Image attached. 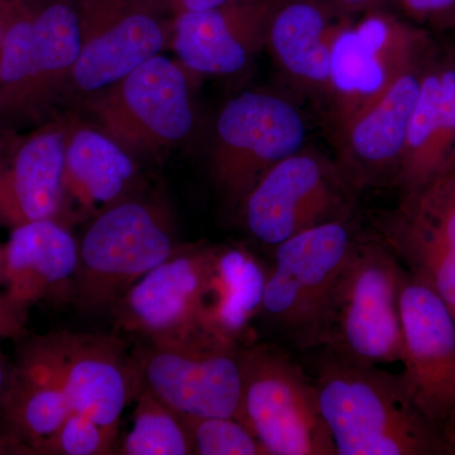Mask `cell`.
<instances>
[{"mask_svg": "<svg viewBox=\"0 0 455 455\" xmlns=\"http://www.w3.org/2000/svg\"><path fill=\"white\" fill-rule=\"evenodd\" d=\"M337 455H449L453 448L421 415L400 373L326 347L304 350Z\"/></svg>", "mask_w": 455, "mask_h": 455, "instance_id": "1", "label": "cell"}, {"mask_svg": "<svg viewBox=\"0 0 455 455\" xmlns=\"http://www.w3.org/2000/svg\"><path fill=\"white\" fill-rule=\"evenodd\" d=\"M82 50L68 0H0V132L49 119Z\"/></svg>", "mask_w": 455, "mask_h": 455, "instance_id": "2", "label": "cell"}, {"mask_svg": "<svg viewBox=\"0 0 455 455\" xmlns=\"http://www.w3.org/2000/svg\"><path fill=\"white\" fill-rule=\"evenodd\" d=\"M434 44L429 31L390 7L344 14L331 32L323 100L334 137L373 106Z\"/></svg>", "mask_w": 455, "mask_h": 455, "instance_id": "3", "label": "cell"}, {"mask_svg": "<svg viewBox=\"0 0 455 455\" xmlns=\"http://www.w3.org/2000/svg\"><path fill=\"white\" fill-rule=\"evenodd\" d=\"M358 236L353 220H335L272 248L259 319L293 348L322 346L335 284Z\"/></svg>", "mask_w": 455, "mask_h": 455, "instance_id": "4", "label": "cell"}, {"mask_svg": "<svg viewBox=\"0 0 455 455\" xmlns=\"http://www.w3.org/2000/svg\"><path fill=\"white\" fill-rule=\"evenodd\" d=\"M181 245L163 206L127 196L92 218L77 239L73 299L80 309L109 310L123 293Z\"/></svg>", "mask_w": 455, "mask_h": 455, "instance_id": "5", "label": "cell"}, {"mask_svg": "<svg viewBox=\"0 0 455 455\" xmlns=\"http://www.w3.org/2000/svg\"><path fill=\"white\" fill-rule=\"evenodd\" d=\"M239 421L268 455H337L315 383L283 347L259 338L239 349Z\"/></svg>", "mask_w": 455, "mask_h": 455, "instance_id": "6", "label": "cell"}, {"mask_svg": "<svg viewBox=\"0 0 455 455\" xmlns=\"http://www.w3.org/2000/svg\"><path fill=\"white\" fill-rule=\"evenodd\" d=\"M406 269L381 236L359 235L338 283L322 346L363 363L401 362Z\"/></svg>", "mask_w": 455, "mask_h": 455, "instance_id": "7", "label": "cell"}, {"mask_svg": "<svg viewBox=\"0 0 455 455\" xmlns=\"http://www.w3.org/2000/svg\"><path fill=\"white\" fill-rule=\"evenodd\" d=\"M355 196L335 161L304 147L266 171L236 211L251 236L275 248L322 224L353 220Z\"/></svg>", "mask_w": 455, "mask_h": 455, "instance_id": "8", "label": "cell"}, {"mask_svg": "<svg viewBox=\"0 0 455 455\" xmlns=\"http://www.w3.org/2000/svg\"><path fill=\"white\" fill-rule=\"evenodd\" d=\"M302 113L289 99L269 92H244L221 108L214 124L211 173L228 206L239 204L260 176L305 147Z\"/></svg>", "mask_w": 455, "mask_h": 455, "instance_id": "9", "label": "cell"}, {"mask_svg": "<svg viewBox=\"0 0 455 455\" xmlns=\"http://www.w3.org/2000/svg\"><path fill=\"white\" fill-rule=\"evenodd\" d=\"M89 109L110 139L132 156H157L194 128L185 68L157 55L89 99Z\"/></svg>", "mask_w": 455, "mask_h": 455, "instance_id": "10", "label": "cell"}, {"mask_svg": "<svg viewBox=\"0 0 455 455\" xmlns=\"http://www.w3.org/2000/svg\"><path fill=\"white\" fill-rule=\"evenodd\" d=\"M241 347L203 334L143 341L131 353L136 388L181 416L235 418L241 411Z\"/></svg>", "mask_w": 455, "mask_h": 455, "instance_id": "11", "label": "cell"}, {"mask_svg": "<svg viewBox=\"0 0 455 455\" xmlns=\"http://www.w3.org/2000/svg\"><path fill=\"white\" fill-rule=\"evenodd\" d=\"M401 372L410 397L455 451V316L427 284L406 271L400 293Z\"/></svg>", "mask_w": 455, "mask_h": 455, "instance_id": "12", "label": "cell"}, {"mask_svg": "<svg viewBox=\"0 0 455 455\" xmlns=\"http://www.w3.org/2000/svg\"><path fill=\"white\" fill-rule=\"evenodd\" d=\"M82 50L71 85L97 94L160 55L171 38L158 0H71Z\"/></svg>", "mask_w": 455, "mask_h": 455, "instance_id": "13", "label": "cell"}, {"mask_svg": "<svg viewBox=\"0 0 455 455\" xmlns=\"http://www.w3.org/2000/svg\"><path fill=\"white\" fill-rule=\"evenodd\" d=\"M379 235L455 316V161L381 218Z\"/></svg>", "mask_w": 455, "mask_h": 455, "instance_id": "14", "label": "cell"}, {"mask_svg": "<svg viewBox=\"0 0 455 455\" xmlns=\"http://www.w3.org/2000/svg\"><path fill=\"white\" fill-rule=\"evenodd\" d=\"M76 266L70 227L47 220L12 229L0 274V339L25 335L36 305L71 291Z\"/></svg>", "mask_w": 455, "mask_h": 455, "instance_id": "15", "label": "cell"}, {"mask_svg": "<svg viewBox=\"0 0 455 455\" xmlns=\"http://www.w3.org/2000/svg\"><path fill=\"white\" fill-rule=\"evenodd\" d=\"M35 338L59 377L71 410L118 435L121 416L136 391L131 355L121 338L73 331Z\"/></svg>", "mask_w": 455, "mask_h": 455, "instance_id": "16", "label": "cell"}, {"mask_svg": "<svg viewBox=\"0 0 455 455\" xmlns=\"http://www.w3.org/2000/svg\"><path fill=\"white\" fill-rule=\"evenodd\" d=\"M212 245L182 244L118 299L109 311L118 331L143 341L182 340L197 333V311Z\"/></svg>", "mask_w": 455, "mask_h": 455, "instance_id": "17", "label": "cell"}, {"mask_svg": "<svg viewBox=\"0 0 455 455\" xmlns=\"http://www.w3.org/2000/svg\"><path fill=\"white\" fill-rule=\"evenodd\" d=\"M435 44L407 66L373 106L334 137L335 163L355 193L396 182L421 76Z\"/></svg>", "mask_w": 455, "mask_h": 455, "instance_id": "18", "label": "cell"}, {"mask_svg": "<svg viewBox=\"0 0 455 455\" xmlns=\"http://www.w3.org/2000/svg\"><path fill=\"white\" fill-rule=\"evenodd\" d=\"M61 123L27 134L11 132L0 147V228L57 220L61 209L66 147Z\"/></svg>", "mask_w": 455, "mask_h": 455, "instance_id": "19", "label": "cell"}, {"mask_svg": "<svg viewBox=\"0 0 455 455\" xmlns=\"http://www.w3.org/2000/svg\"><path fill=\"white\" fill-rule=\"evenodd\" d=\"M274 0H229L208 11L176 14L172 49L188 73L233 75L253 61L266 46Z\"/></svg>", "mask_w": 455, "mask_h": 455, "instance_id": "20", "label": "cell"}, {"mask_svg": "<svg viewBox=\"0 0 455 455\" xmlns=\"http://www.w3.org/2000/svg\"><path fill=\"white\" fill-rule=\"evenodd\" d=\"M455 156V47L435 44L421 76L395 187L411 196Z\"/></svg>", "mask_w": 455, "mask_h": 455, "instance_id": "21", "label": "cell"}, {"mask_svg": "<svg viewBox=\"0 0 455 455\" xmlns=\"http://www.w3.org/2000/svg\"><path fill=\"white\" fill-rule=\"evenodd\" d=\"M17 340L13 377L0 409V454L41 455L73 410L35 335Z\"/></svg>", "mask_w": 455, "mask_h": 455, "instance_id": "22", "label": "cell"}, {"mask_svg": "<svg viewBox=\"0 0 455 455\" xmlns=\"http://www.w3.org/2000/svg\"><path fill=\"white\" fill-rule=\"evenodd\" d=\"M267 276L268 266L244 245H212L197 333L238 347L254 339Z\"/></svg>", "mask_w": 455, "mask_h": 455, "instance_id": "23", "label": "cell"}, {"mask_svg": "<svg viewBox=\"0 0 455 455\" xmlns=\"http://www.w3.org/2000/svg\"><path fill=\"white\" fill-rule=\"evenodd\" d=\"M343 11L334 0H274L266 46L290 85L324 100L331 32Z\"/></svg>", "mask_w": 455, "mask_h": 455, "instance_id": "24", "label": "cell"}, {"mask_svg": "<svg viewBox=\"0 0 455 455\" xmlns=\"http://www.w3.org/2000/svg\"><path fill=\"white\" fill-rule=\"evenodd\" d=\"M137 171L134 156L99 128L68 132L57 221L70 227L130 196Z\"/></svg>", "mask_w": 455, "mask_h": 455, "instance_id": "25", "label": "cell"}, {"mask_svg": "<svg viewBox=\"0 0 455 455\" xmlns=\"http://www.w3.org/2000/svg\"><path fill=\"white\" fill-rule=\"evenodd\" d=\"M133 425L116 454L191 455L190 439L181 415L145 388H136Z\"/></svg>", "mask_w": 455, "mask_h": 455, "instance_id": "26", "label": "cell"}, {"mask_svg": "<svg viewBox=\"0 0 455 455\" xmlns=\"http://www.w3.org/2000/svg\"><path fill=\"white\" fill-rule=\"evenodd\" d=\"M181 418L193 455H268L252 431L235 418Z\"/></svg>", "mask_w": 455, "mask_h": 455, "instance_id": "27", "label": "cell"}, {"mask_svg": "<svg viewBox=\"0 0 455 455\" xmlns=\"http://www.w3.org/2000/svg\"><path fill=\"white\" fill-rule=\"evenodd\" d=\"M118 435L80 412L71 411L51 436L41 455H109L116 453Z\"/></svg>", "mask_w": 455, "mask_h": 455, "instance_id": "28", "label": "cell"}, {"mask_svg": "<svg viewBox=\"0 0 455 455\" xmlns=\"http://www.w3.org/2000/svg\"><path fill=\"white\" fill-rule=\"evenodd\" d=\"M390 5L427 31L455 33V0H390Z\"/></svg>", "mask_w": 455, "mask_h": 455, "instance_id": "29", "label": "cell"}, {"mask_svg": "<svg viewBox=\"0 0 455 455\" xmlns=\"http://www.w3.org/2000/svg\"><path fill=\"white\" fill-rule=\"evenodd\" d=\"M158 2L164 8L172 11L176 16L184 12L208 11V9L220 7L229 0H158Z\"/></svg>", "mask_w": 455, "mask_h": 455, "instance_id": "30", "label": "cell"}, {"mask_svg": "<svg viewBox=\"0 0 455 455\" xmlns=\"http://www.w3.org/2000/svg\"><path fill=\"white\" fill-rule=\"evenodd\" d=\"M346 13L355 14L368 9L390 7V0H334Z\"/></svg>", "mask_w": 455, "mask_h": 455, "instance_id": "31", "label": "cell"}, {"mask_svg": "<svg viewBox=\"0 0 455 455\" xmlns=\"http://www.w3.org/2000/svg\"><path fill=\"white\" fill-rule=\"evenodd\" d=\"M13 371L14 362L9 359L0 346V409H2L3 401L7 395L9 386H11Z\"/></svg>", "mask_w": 455, "mask_h": 455, "instance_id": "32", "label": "cell"}, {"mask_svg": "<svg viewBox=\"0 0 455 455\" xmlns=\"http://www.w3.org/2000/svg\"><path fill=\"white\" fill-rule=\"evenodd\" d=\"M8 133H4V132H0V147H2L3 142H4L5 137H7Z\"/></svg>", "mask_w": 455, "mask_h": 455, "instance_id": "33", "label": "cell"}, {"mask_svg": "<svg viewBox=\"0 0 455 455\" xmlns=\"http://www.w3.org/2000/svg\"><path fill=\"white\" fill-rule=\"evenodd\" d=\"M453 161H455V156H454ZM453 161H451V163H453Z\"/></svg>", "mask_w": 455, "mask_h": 455, "instance_id": "34", "label": "cell"}]
</instances>
